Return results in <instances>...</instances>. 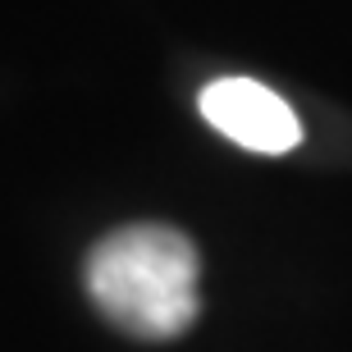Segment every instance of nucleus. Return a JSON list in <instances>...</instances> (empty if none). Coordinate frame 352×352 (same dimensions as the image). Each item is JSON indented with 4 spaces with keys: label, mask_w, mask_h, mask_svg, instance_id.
Masks as SVG:
<instances>
[{
    "label": "nucleus",
    "mask_w": 352,
    "mask_h": 352,
    "mask_svg": "<svg viewBox=\"0 0 352 352\" xmlns=\"http://www.w3.org/2000/svg\"><path fill=\"white\" fill-rule=\"evenodd\" d=\"M201 119L229 142L261 156H284L302 142V124L288 101L256 78H215L201 91Z\"/></svg>",
    "instance_id": "obj_2"
},
{
    "label": "nucleus",
    "mask_w": 352,
    "mask_h": 352,
    "mask_svg": "<svg viewBox=\"0 0 352 352\" xmlns=\"http://www.w3.org/2000/svg\"><path fill=\"white\" fill-rule=\"evenodd\" d=\"M197 248L170 224H129L87 256V293L133 339H179L197 320Z\"/></svg>",
    "instance_id": "obj_1"
}]
</instances>
